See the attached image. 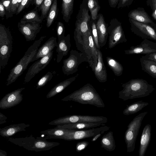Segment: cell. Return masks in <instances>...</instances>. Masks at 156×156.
Segmentation results:
<instances>
[{
  "label": "cell",
  "instance_id": "obj_1",
  "mask_svg": "<svg viewBox=\"0 0 156 156\" xmlns=\"http://www.w3.org/2000/svg\"><path fill=\"white\" fill-rule=\"evenodd\" d=\"M122 86L123 89L119 92L118 98L124 101L147 96L155 89L152 85L142 79H131L122 83Z\"/></svg>",
  "mask_w": 156,
  "mask_h": 156
},
{
  "label": "cell",
  "instance_id": "obj_2",
  "mask_svg": "<svg viewBox=\"0 0 156 156\" xmlns=\"http://www.w3.org/2000/svg\"><path fill=\"white\" fill-rule=\"evenodd\" d=\"M63 101H72L83 105L98 108H104L105 104L94 87L88 83L61 99Z\"/></svg>",
  "mask_w": 156,
  "mask_h": 156
},
{
  "label": "cell",
  "instance_id": "obj_3",
  "mask_svg": "<svg viewBox=\"0 0 156 156\" xmlns=\"http://www.w3.org/2000/svg\"><path fill=\"white\" fill-rule=\"evenodd\" d=\"M46 37V36H43L38 40L35 41L28 48L23 57L10 70L7 79V86L15 82L18 77L22 74L37 53L41 42Z\"/></svg>",
  "mask_w": 156,
  "mask_h": 156
},
{
  "label": "cell",
  "instance_id": "obj_4",
  "mask_svg": "<svg viewBox=\"0 0 156 156\" xmlns=\"http://www.w3.org/2000/svg\"><path fill=\"white\" fill-rule=\"evenodd\" d=\"M87 0H83L76 17L75 28L74 32V39H81L88 32L91 18L87 3Z\"/></svg>",
  "mask_w": 156,
  "mask_h": 156
},
{
  "label": "cell",
  "instance_id": "obj_5",
  "mask_svg": "<svg viewBox=\"0 0 156 156\" xmlns=\"http://www.w3.org/2000/svg\"><path fill=\"white\" fill-rule=\"evenodd\" d=\"M76 45L78 50L86 54L88 62L93 71L98 62V53L90 27L87 33L82 36L81 41Z\"/></svg>",
  "mask_w": 156,
  "mask_h": 156
},
{
  "label": "cell",
  "instance_id": "obj_6",
  "mask_svg": "<svg viewBox=\"0 0 156 156\" xmlns=\"http://www.w3.org/2000/svg\"><path fill=\"white\" fill-rule=\"evenodd\" d=\"M12 37L9 29L0 24V74L7 65L12 51Z\"/></svg>",
  "mask_w": 156,
  "mask_h": 156
},
{
  "label": "cell",
  "instance_id": "obj_7",
  "mask_svg": "<svg viewBox=\"0 0 156 156\" xmlns=\"http://www.w3.org/2000/svg\"><path fill=\"white\" fill-rule=\"evenodd\" d=\"M147 113L146 111L140 113L135 117L128 125L124 134L127 152L130 153L134 151L142 121Z\"/></svg>",
  "mask_w": 156,
  "mask_h": 156
},
{
  "label": "cell",
  "instance_id": "obj_8",
  "mask_svg": "<svg viewBox=\"0 0 156 156\" xmlns=\"http://www.w3.org/2000/svg\"><path fill=\"white\" fill-rule=\"evenodd\" d=\"M84 62H88L86 54L75 50H72L69 57L63 61V73L67 76L73 74L77 71L79 66Z\"/></svg>",
  "mask_w": 156,
  "mask_h": 156
},
{
  "label": "cell",
  "instance_id": "obj_9",
  "mask_svg": "<svg viewBox=\"0 0 156 156\" xmlns=\"http://www.w3.org/2000/svg\"><path fill=\"white\" fill-rule=\"evenodd\" d=\"M108 121L107 118L103 116L83 115H73L66 116L55 119L49 123L52 125H62L80 122H92L104 123Z\"/></svg>",
  "mask_w": 156,
  "mask_h": 156
},
{
  "label": "cell",
  "instance_id": "obj_10",
  "mask_svg": "<svg viewBox=\"0 0 156 156\" xmlns=\"http://www.w3.org/2000/svg\"><path fill=\"white\" fill-rule=\"evenodd\" d=\"M108 47L112 48L120 43L126 42V38L122 23L118 19H111L108 27Z\"/></svg>",
  "mask_w": 156,
  "mask_h": 156
},
{
  "label": "cell",
  "instance_id": "obj_11",
  "mask_svg": "<svg viewBox=\"0 0 156 156\" xmlns=\"http://www.w3.org/2000/svg\"><path fill=\"white\" fill-rule=\"evenodd\" d=\"M109 128V127L107 126H103L96 128H93L82 130H75L66 129L67 133L62 137L61 139L70 141L92 137L103 130H108Z\"/></svg>",
  "mask_w": 156,
  "mask_h": 156
},
{
  "label": "cell",
  "instance_id": "obj_12",
  "mask_svg": "<svg viewBox=\"0 0 156 156\" xmlns=\"http://www.w3.org/2000/svg\"><path fill=\"white\" fill-rule=\"evenodd\" d=\"M131 31L142 39L156 41V31L150 25L129 18Z\"/></svg>",
  "mask_w": 156,
  "mask_h": 156
},
{
  "label": "cell",
  "instance_id": "obj_13",
  "mask_svg": "<svg viewBox=\"0 0 156 156\" xmlns=\"http://www.w3.org/2000/svg\"><path fill=\"white\" fill-rule=\"evenodd\" d=\"M40 23L32 22H19L18 27L19 31L27 41H34L41 28Z\"/></svg>",
  "mask_w": 156,
  "mask_h": 156
},
{
  "label": "cell",
  "instance_id": "obj_14",
  "mask_svg": "<svg viewBox=\"0 0 156 156\" xmlns=\"http://www.w3.org/2000/svg\"><path fill=\"white\" fill-rule=\"evenodd\" d=\"M53 53V50L46 56L37 60L30 66L24 78L25 82L30 81L36 74L45 68L51 61Z\"/></svg>",
  "mask_w": 156,
  "mask_h": 156
},
{
  "label": "cell",
  "instance_id": "obj_15",
  "mask_svg": "<svg viewBox=\"0 0 156 156\" xmlns=\"http://www.w3.org/2000/svg\"><path fill=\"white\" fill-rule=\"evenodd\" d=\"M25 88H18L6 94L0 101V108L6 109L20 104L23 100L22 91Z\"/></svg>",
  "mask_w": 156,
  "mask_h": 156
},
{
  "label": "cell",
  "instance_id": "obj_16",
  "mask_svg": "<svg viewBox=\"0 0 156 156\" xmlns=\"http://www.w3.org/2000/svg\"><path fill=\"white\" fill-rule=\"evenodd\" d=\"M126 55L144 54L156 52V43L148 39H144L140 44L132 46L124 51Z\"/></svg>",
  "mask_w": 156,
  "mask_h": 156
},
{
  "label": "cell",
  "instance_id": "obj_17",
  "mask_svg": "<svg viewBox=\"0 0 156 156\" xmlns=\"http://www.w3.org/2000/svg\"><path fill=\"white\" fill-rule=\"evenodd\" d=\"M108 24L105 21L103 15L101 13L98 14L96 22V27L99 44L100 47H103L106 43L108 35Z\"/></svg>",
  "mask_w": 156,
  "mask_h": 156
},
{
  "label": "cell",
  "instance_id": "obj_18",
  "mask_svg": "<svg viewBox=\"0 0 156 156\" xmlns=\"http://www.w3.org/2000/svg\"><path fill=\"white\" fill-rule=\"evenodd\" d=\"M98 62L93 70L95 77L101 83L106 82L107 75L106 67L103 60L102 54L100 49L97 48Z\"/></svg>",
  "mask_w": 156,
  "mask_h": 156
},
{
  "label": "cell",
  "instance_id": "obj_19",
  "mask_svg": "<svg viewBox=\"0 0 156 156\" xmlns=\"http://www.w3.org/2000/svg\"><path fill=\"white\" fill-rule=\"evenodd\" d=\"M56 38L54 37H50L39 48L31 61L32 62L42 58L48 54L56 47L57 43Z\"/></svg>",
  "mask_w": 156,
  "mask_h": 156
},
{
  "label": "cell",
  "instance_id": "obj_20",
  "mask_svg": "<svg viewBox=\"0 0 156 156\" xmlns=\"http://www.w3.org/2000/svg\"><path fill=\"white\" fill-rule=\"evenodd\" d=\"M71 46L70 35L67 34L62 39L58 40L56 49L57 58L56 62L59 63L64 56L67 55Z\"/></svg>",
  "mask_w": 156,
  "mask_h": 156
},
{
  "label": "cell",
  "instance_id": "obj_21",
  "mask_svg": "<svg viewBox=\"0 0 156 156\" xmlns=\"http://www.w3.org/2000/svg\"><path fill=\"white\" fill-rule=\"evenodd\" d=\"M128 16L139 22L150 25L154 23L144 9L142 7H138L131 10L128 14Z\"/></svg>",
  "mask_w": 156,
  "mask_h": 156
},
{
  "label": "cell",
  "instance_id": "obj_22",
  "mask_svg": "<svg viewBox=\"0 0 156 156\" xmlns=\"http://www.w3.org/2000/svg\"><path fill=\"white\" fill-rule=\"evenodd\" d=\"M30 126V125L24 123L11 125L0 128V135L4 137H9L18 132L26 131L25 129Z\"/></svg>",
  "mask_w": 156,
  "mask_h": 156
},
{
  "label": "cell",
  "instance_id": "obj_23",
  "mask_svg": "<svg viewBox=\"0 0 156 156\" xmlns=\"http://www.w3.org/2000/svg\"><path fill=\"white\" fill-rule=\"evenodd\" d=\"M151 135V126L150 124H147L144 128L141 136L139 156L144 155L150 142Z\"/></svg>",
  "mask_w": 156,
  "mask_h": 156
},
{
  "label": "cell",
  "instance_id": "obj_24",
  "mask_svg": "<svg viewBox=\"0 0 156 156\" xmlns=\"http://www.w3.org/2000/svg\"><path fill=\"white\" fill-rule=\"evenodd\" d=\"M101 125L105 126L103 123L92 122H80L57 126V127L75 130H82L92 128Z\"/></svg>",
  "mask_w": 156,
  "mask_h": 156
},
{
  "label": "cell",
  "instance_id": "obj_25",
  "mask_svg": "<svg viewBox=\"0 0 156 156\" xmlns=\"http://www.w3.org/2000/svg\"><path fill=\"white\" fill-rule=\"evenodd\" d=\"M79 75V74H77L74 76L66 79L57 84L48 92L46 95V98H52L62 92L74 81Z\"/></svg>",
  "mask_w": 156,
  "mask_h": 156
},
{
  "label": "cell",
  "instance_id": "obj_26",
  "mask_svg": "<svg viewBox=\"0 0 156 156\" xmlns=\"http://www.w3.org/2000/svg\"><path fill=\"white\" fill-rule=\"evenodd\" d=\"M141 69L152 77L156 78V62L144 58H140Z\"/></svg>",
  "mask_w": 156,
  "mask_h": 156
},
{
  "label": "cell",
  "instance_id": "obj_27",
  "mask_svg": "<svg viewBox=\"0 0 156 156\" xmlns=\"http://www.w3.org/2000/svg\"><path fill=\"white\" fill-rule=\"evenodd\" d=\"M101 147L108 151H113L116 147L115 142L112 131L105 133L101 141Z\"/></svg>",
  "mask_w": 156,
  "mask_h": 156
},
{
  "label": "cell",
  "instance_id": "obj_28",
  "mask_svg": "<svg viewBox=\"0 0 156 156\" xmlns=\"http://www.w3.org/2000/svg\"><path fill=\"white\" fill-rule=\"evenodd\" d=\"M67 132L66 129L58 128L57 127L40 132V133L45 136L47 139H61Z\"/></svg>",
  "mask_w": 156,
  "mask_h": 156
},
{
  "label": "cell",
  "instance_id": "obj_29",
  "mask_svg": "<svg viewBox=\"0 0 156 156\" xmlns=\"http://www.w3.org/2000/svg\"><path fill=\"white\" fill-rule=\"evenodd\" d=\"M74 2V0H62V13L63 19L66 23L69 22L73 13Z\"/></svg>",
  "mask_w": 156,
  "mask_h": 156
},
{
  "label": "cell",
  "instance_id": "obj_30",
  "mask_svg": "<svg viewBox=\"0 0 156 156\" xmlns=\"http://www.w3.org/2000/svg\"><path fill=\"white\" fill-rule=\"evenodd\" d=\"M148 104V102L142 100L135 102L129 105H127L126 108L123 111V113L126 115L133 114L141 110Z\"/></svg>",
  "mask_w": 156,
  "mask_h": 156
},
{
  "label": "cell",
  "instance_id": "obj_31",
  "mask_svg": "<svg viewBox=\"0 0 156 156\" xmlns=\"http://www.w3.org/2000/svg\"><path fill=\"white\" fill-rule=\"evenodd\" d=\"M106 60L108 66L112 71L115 76H119L122 74L123 67L118 61L109 56L107 57Z\"/></svg>",
  "mask_w": 156,
  "mask_h": 156
},
{
  "label": "cell",
  "instance_id": "obj_32",
  "mask_svg": "<svg viewBox=\"0 0 156 156\" xmlns=\"http://www.w3.org/2000/svg\"><path fill=\"white\" fill-rule=\"evenodd\" d=\"M87 3L91 20L97 21L98 13L101 8L98 0H87Z\"/></svg>",
  "mask_w": 156,
  "mask_h": 156
},
{
  "label": "cell",
  "instance_id": "obj_33",
  "mask_svg": "<svg viewBox=\"0 0 156 156\" xmlns=\"http://www.w3.org/2000/svg\"><path fill=\"white\" fill-rule=\"evenodd\" d=\"M57 0H54L47 16L46 22V26L47 27H50L54 21L57 15Z\"/></svg>",
  "mask_w": 156,
  "mask_h": 156
},
{
  "label": "cell",
  "instance_id": "obj_34",
  "mask_svg": "<svg viewBox=\"0 0 156 156\" xmlns=\"http://www.w3.org/2000/svg\"><path fill=\"white\" fill-rule=\"evenodd\" d=\"M36 10L32 11L25 14L21 19V22H32L41 23L42 21Z\"/></svg>",
  "mask_w": 156,
  "mask_h": 156
},
{
  "label": "cell",
  "instance_id": "obj_35",
  "mask_svg": "<svg viewBox=\"0 0 156 156\" xmlns=\"http://www.w3.org/2000/svg\"><path fill=\"white\" fill-rule=\"evenodd\" d=\"M54 0H44L40 7L41 11V17L42 20L44 18L50 10Z\"/></svg>",
  "mask_w": 156,
  "mask_h": 156
},
{
  "label": "cell",
  "instance_id": "obj_36",
  "mask_svg": "<svg viewBox=\"0 0 156 156\" xmlns=\"http://www.w3.org/2000/svg\"><path fill=\"white\" fill-rule=\"evenodd\" d=\"M96 21H93L91 20L89 26L95 44L97 48L100 49L101 47L99 44L98 34L96 27Z\"/></svg>",
  "mask_w": 156,
  "mask_h": 156
},
{
  "label": "cell",
  "instance_id": "obj_37",
  "mask_svg": "<svg viewBox=\"0 0 156 156\" xmlns=\"http://www.w3.org/2000/svg\"><path fill=\"white\" fill-rule=\"evenodd\" d=\"M53 77L52 73L48 72L38 81L36 84V89H38L44 86L51 80Z\"/></svg>",
  "mask_w": 156,
  "mask_h": 156
},
{
  "label": "cell",
  "instance_id": "obj_38",
  "mask_svg": "<svg viewBox=\"0 0 156 156\" xmlns=\"http://www.w3.org/2000/svg\"><path fill=\"white\" fill-rule=\"evenodd\" d=\"M65 28L63 23L62 22H58L56 27L57 34L58 40L62 39L65 37Z\"/></svg>",
  "mask_w": 156,
  "mask_h": 156
},
{
  "label": "cell",
  "instance_id": "obj_39",
  "mask_svg": "<svg viewBox=\"0 0 156 156\" xmlns=\"http://www.w3.org/2000/svg\"><path fill=\"white\" fill-rule=\"evenodd\" d=\"M12 0H1V2L4 6L5 11L7 18L9 17L11 13V4Z\"/></svg>",
  "mask_w": 156,
  "mask_h": 156
},
{
  "label": "cell",
  "instance_id": "obj_40",
  "mask_svg": "<svg viewBox=\"0 0 156 156\" xmlns=\"http://www.w3.org/2000/svg\"><path fill=\"white\" fill-rule=\"evenodd\" d=\"M89 143L86 141H80L78 142L76 145V151L80 152L85 149L88 145Z\"/></svg>",
  "mask_w": 156,
  "mask_h": 156
},
{
  "label": "cell",
  "instance_id": "obj_41",
  "mask_svg": "<svg viewBox=\"0 0 156 156\" xmlns=\"http://www.w3.org/2000/svg\"><path fill=\"white\" fill-rule=\"evenodd\" d=\"M134 0H119L117 5V8H123L130 5Z\"/></svg>",
  "mask_w": 156,
  "mask_h": 156
},
{
  "label": "cell",
  "instance_id": "obj_42",
  "mask_svg": "<svg viewBox=\"0 0 156 156\" xmlns=\"http://www.w3.org/2000/svg\"><path fill=\"white\" fill-rule=\"evenodd\" d=\"M31 1L32 0H23L17 9L16 15L20 13Z\"/></svg>",
  "mask_w": 156,
  "mask_h": 156
},
{
  "label": "cell",
  "instance_id": "obj_43",
  "mask_svg": "<svg viewBox=\"0 0 156 156\" xmlns=\"http://www.w3.org/2000/svg\"><path fill=\"white\" fill-rule=\"evenodd\" d=\"M19 0H12L11 11L12 14L16 13L17 9V5Z\"/></svg>",
  "mask_w": 156,
  "mask_h": 156
},
{
  "label": "cell",
  "instance_id": "obj_44",
  "mask_svg": "<svg viewBox=\"0 0 156 156\" xmlns=\"http://www.w3.org/2000/svg\"><path fill=\"white\" fill-rule=\"evenodd\" d=\"M142 56L144 58L156 62V52L144 55Z\"/></svg>",
  "mask_w": 156,
  "mask_h": 156
},
{
  "label": "cell",
  "instance_id": "obj_45",
  "mask_svg": "<svg viewBox=\"0 0 156 156\" xmlns=\"http://www.w3.org/2000/svg\"><path fill=\"white\" fill-rule=\"evenodd\" d=\"M146 2L147 5L151 8L152 11L156 8V0H147Z\"/></svg>",
  "mask_w": 156,
  "mask_h": 156
},
{
  "label": "cell",
  "instance_id": "obj_46",
  "mask_svg": "<svg viewBox=\"0 0 156 156\" xmlns=\"http://www.w3.org/2000/svg\"><path fill=\"white\" fill-rule=\"evenodd\" d=\"M108 4L110 7L115 8L119 2V0H108Z\"/></svg>",
  "mask_w": 156,
  "mask_h": 156
},
{
  "label": "cell",
  "instance_id": "obj_47",
  "mask_svg": "<svg viewBox=\"0 0 156 156\" xmlns=\"http://www.w3.org/2000/svg\"><path fill=\"white\" fill-rule=\"evenodd\" d=\"M5 15H6L5 8L2 3L0 2V16L3 17Z\"/></svg>",
  "mask_w": 156,
  "mask_h": 156
},
{
  "label": "cell",
  "instance_id": "obj_48",
  "mask_svg": "<svg viewBox=\"0 0 156 156\" xmlns=\"http://www.w3.org/2000/svg\"><path fill=\"white\" fill-rule=\"evenodd\" d=\"M33 0L35 5V9H37V8L40 7L43 2L44 0Z\"/></svg>",
  "mask_w": 156,
  "mask_h": 156
},
{
  "label": "cell",
  "instance_id": "obj_49",
  "mask_svg": "<svg viewBox=\"0 0 156 156\" xmlns=\"http://www.w3.org/2000/svg\"><path fill=\"white\" fill-rule=\"evenodd\" d=\"M108 131L107 130H104L100 132L97 135L95 136H94L93 137V138L92 139V141H95L97 140L100 136H101V135L104 133V132L106 131Z\"/></svg>",
  "mask_w": 156,
  "mask_h": 156
},
{
  "label": "cell",
  "instance_id": "obj_50",
  "mask_svg": "<svg viewBox=\"0 0 156 156\" xmlns=\"http://www.w3.org/2000/svg\"><path fill=\"white\" fill-rule=\"evenodd\" d=\"M7 117L1 112L0 113V124L4 123L6 122Z\"/></svg>",
  "mask_w": 156,
  "mask_h": 156
},
{
  "label": "cell",
  "instance_id": "obj_51",
  "mask_svg": "<svg viewBox=\"0 0 156 156\" xmlns=\"http://www.w3.org/2000/svg\"><path fill=\"white\" fill-rule=\"evenodd\" d=\"M152 16L153 19L156 20V8L152 11Z\"/></svg>",
  "mask_w": 156,
  "mask_h": 156
},
{
  "label": "cell",
  "instance_id": "obj_52",
  "mask_svg": "<svg viewBox=\"0 0 156 156\" xmlns=\"http://www.w3.org/2000/svg\"><path fill=\"white\" fill-rule=\"evenodd\" d=\"M150 25L153 27L156 31V23L154 22L153 23L151 24Z\"/></svg>",
  "mask_w": 156,
  "mask_h": 156
}]
</instances>
